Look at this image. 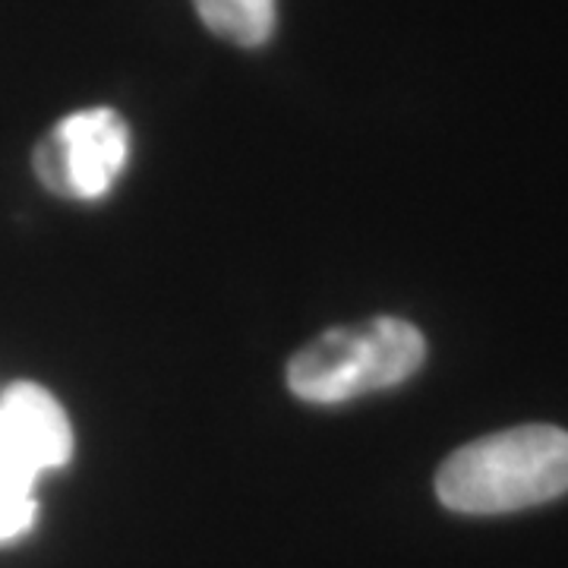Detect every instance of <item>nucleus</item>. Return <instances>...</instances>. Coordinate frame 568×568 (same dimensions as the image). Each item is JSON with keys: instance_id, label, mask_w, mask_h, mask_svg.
<instances>
[{"instance_id": "39448f33", "label": "nucleus", "mask_w": 568, "mask_h": 568, "mask_svg": "<svg viewBox=\"0 0 568 568\" xmlns=\"http://www.w3.org/2000/svg\"><path fill=\"white\" fill-rule=\"evenodd\" d=\"M39 474L22 458L0 429V544L20 537L36 525Z\"/></svg>"}, {"instance_id": "7ed1b4c3", "label": "nucleus", "mask_w": 568, "mask_h": 568, "mask_svg": "<svg viewBox=\"0 0 568 568\" xmlns=\"http://www.w3.org/2000/svg\"><path fill=\"white\" fill-rule=\"evenodd\" d=\"M130 159V130L118 111L89 108L63 118L36 149L39 181L73 200H99Z\"/></svg>"}, {"instance_id": "20e7f679", "label": "nucleus", "mask_w": 568, "mask_h": 568, "mask_svg": "<svg viewBox=\"0 0 568 568\" xmlns=\"http://www.w3.org/2000/svg\"><path fill=\"white\" fill-rule=\"evenodd\" d=\"M0 429L36 474L58 470L73 455V429L48 388L13 383L0 395Z\"/></svg>"}, {"instance_id": "423d86ee", "label": "nucleus", "mask_w": 568, "mask_h": 568, "mask_svg": "<svg viewBox=\"0 0 568 568\" xmlns=\"http://www.w3.org/2000/svg\"><path fill=\"white\" fill-rule=\"evenodd\" d=\"M200 20L224 41L260 48L275 29V0H193Z\"/></svg>"}, {"instance_id": "f03ea898", "label": "nucleus", "mask_w": 568, "mask_h": 568, "mask_svg": "<svg viewBox=\"0 0 568 568\" xmlns=\"http://www.w3.org/2000/svg\"><path fill=\"white\" fill-rule=\"evenodd\" d=\"M426 357L417 325L379 316L364 325L332 328L306 345L291 366L287 386L313 405H342L410 379Z\"/></svg>"}, {"instance_id": "f257e3e1", "label": "nucleus", "mask_w": 568, "mask_h": 568, "mask_svg": "<svg viewBox=\"0 0 568 568\" xmlns=\"http://www.w3.org/2000/svg\"><path fill=\"white\" fill-rule=\"evenodd\" d=\"M568 493V433L528 424L484 436L446 458L436 474L439 503L462 515H506Z\"/></svg>"}]
</instances>
